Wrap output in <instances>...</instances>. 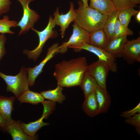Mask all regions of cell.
I'll return each instance as SVG.
<instances>
[{
  "mask_svg": "<svg viewBox=\"0 0 140 140\" xmlns=\"http://www.w3.org/2000/svg\"><path fill=\"white\" fill-rule=\"evenodd\" d=\"M63 89V87L57 85L55 88L42 91L40 93L44 98L54 102L62 103L66 100L65 96L62 93Z\"/></svg>",
  "mask_w": 140,
  "mask_h": 140,
  "instance_id": "cell-22",
  "label": "cell"
},
{
  "mask_svg": "<svg viewBox=\"0 0 140 140\" xmlns=\"http://www.w3.org/2000/svg\"><path fill=\"white\" fill-rule=\"evenodd\" d=\"M89 0H81L82 1L84 6L85 7H87L89 6L88 4V1Z\"/></svg>",
  "mask_w": 140,
  "mask_h": 140,
  "instance_id": "cell-36",
  "label": "cell"
},
{
  "mask_svg": "<svg viewBox=\"0 0 140 140\" xmlns=\"http://www.w3.org/2000/svg\"><path fill=\"white\" fill-rule=\"evenodd\" d=\"M112 1L116 10L120 11L126 8L134 6L131 4L130 0H112Z\"/></svg>",
  "mask_w": 140,
  "mask_h": 140,
  "instance_id": "cell-29",
  "label": "cell"
},
{
  "mask_svg": "<svg viewBox=\"0 0 140 140\" xmlns=\"http://www.w3.org/2000/svg\"><path fill=\"white\" fill-rule=\"evenodd\" d=\"M14 97H7L0 95V114L7 126L13 121L11 114L13 110Z\"/></svg>",
  "mask_w": 140,
  "mask_h": 140,
  "instance_id": "cell-12",
  "label": "cell"
},
{
  "mask_svg": "<svg viewBox=\"0 0 140 140\" xmlns=\"http://www.w3.org/2000/svg\"><path fill=\"white\" fill-rule=\"evenodd\" d=\"M82 107L84 112L91 117L97 116L100 113V107L95 91L85 97Z\"/></svg>",
  "mask_w": 140,
  "mask_h": 140,
  "instance_id": "cell-14",
  "label": "cell"
},
{
  "mask_svg": "<svg viewBox=\"0 0 140 140\" xmlns=\"http://www.w3.org/2000/svg\"><path fill=\"white\" fill-rule=\"evenodd\" d=\"M100 107V113H106L109 108L111 101L110 96L107 90L99 86L95 91Z\"/></svg>",
  "mask_w": 140,
  "mask_h": 140,
  "instance_id": "cell-19",
  "label": "cell"
},
{
  "mask_svg": "<svg viewBox=\"0 0 140 140\" xmlns=\"http://www.w3.org/2000/svg\"><path fill=\"white\" fill-rule=\"evenodd\" d=\"M0 127L3 130L6 131L7 126L2 116L0 114Z\"/></svg>",
  "mask_w": 140,
  "mask_h": 140,
  "instance_id": "cell-33",
  "label": "cell"
},
{
  "mask_svg": "<svg viewBox=\"0 0 140 140\" xmlns=\"http://www.w3.org/2000/svg\"><path fill=\"white\" fill-rule=\"evenodd\" d=\"M19 121L13 120L7 127L6 131L10 134L13 140H33L37 138L27 135L20 125Z\"/></svg>",
  "mask_w": 140,
  "mask_h": 140,
  "instance_id": "cell-17",
  "label": "cell"
},
{
  "mask_svg": "<svg viewBox=\"0 0 140 140\" xmlns=\"http://www.w3.org/2000/svg\"><path fill=\"white\" fill-rule=\"evenodd\" d=\"M70 5L69 10L66 14H63L62 12L60 14L59 8L58 7L53 14V19L56 25L60 27L61 35L62 38L65 36L66 29L71 22L74 21L76 13L74 4L73 3L70 2Z\"/></svg>",
  "mask_w": 140,
  "mask_h": 140,
  "instance_id": "cell-11",
  "label": "cell"
},
{
  "mask_svg": "<svg viewBox=\"0 0 140 140\" xmlns=\"http://www.w3.org/2000/svg\"><path fill=\"white\" fill-rule=\"evenodd\" d=\"M109 41L103 28L96 30L90 34L89 44L104 49Z\"/></svg>",
  "mask_w": 140,
  "mask_h": 140,
  "instance_id": "cell-18",
  "label": "cell"
},
{
  "mask_svg": "<svg viewBox=\"0 0 140 140\" xmlns=\"http://www.w3.org/2000/svg\"><path fill=\"white\" fill-rule=\"evenodd\" d=\"M18 22L15 20H10L9 17L4 15L2 19H0V33L14 34L15 32L12 31L10 28L17 26Z\"/></svg>",
  "mask_w": 140,
  "mask_h": 140,
  "instance_id": "cell-25",
  "label": "cell"
},
{
  "mask_svg": "<svg viewBox=\"0 0 140 140\" xmlns=\"http://www.w3.org/2000/svg\"><path fill=\"white\" fill-rule=\"evenodd\" d=\"M121 57L129 64L140 62V36L135 39L127 40L124 46Z\"/></svg>",
  "mask_w": 140,
  "mask_h": 140,
  "instance_id": "cell-10",
  "label": "cell"
},
{
  "mask_svg": "<svg viewBox=\"0 0 140 140\" xmlns=\"http://www.w3.org/2000/svg\"><path fill=\"white\" fill-rule=\"evenodd\" d=\"M73 26V33L68 40L59 46V53L65 52L68 48H72L85 44H89L90 34L80 28L74 22Z\"/></svg>",
  "mask_w": 140,
  "mask_h": 140,
  "instance_id": "cell-6",
  "label": "cell"
},
{
  "mask_svg": "<svg viewBox=\"0 0 140 140\" xmlns=\"http://www.w3.org/2000/svg\"><path fill=\"white\" fill-rule=\"evenodd\" d=\"M41 103L44 107L42 115L45 116V118H47L54 110L56 103L52 101L44 100Z\"/></svg>",
  "mask_w": 140,
  "mask_h": 140,
  "instance_id": "cell-28",
  "label": "cell"
},
{
  "mask_svg": "<svg viewBox=\"0 0 140 140\" xmlns=\"http://www.w3.org/2000/svg\"><path fill=\"white\" fill-rule=\"evenodd\" d=\"M89 7L100 13L109 15L116 10L112 0H89Z\"/></svg>",
  "mask_w": 140,
  "mask_h": 140,
  "instance_id": "cell-15",
  "label": "cell"
},
{
  "mask_svg": "<svg viewBox=\"0 0 140 140\" xmlns=\"http://www.w3.org/2000/svg\"><path fill=\"white\" fill-rule=\"evenodd\" d=\"M16 0L20 3L23 9L22 16L17 25L20 29L18 34L20 36L27 32L33 27L40 16L36 11L31 9L29 6V3L34 0Z\"/></svg>",
  "mask_w": 140,
  "mask_h": 140,
  "instance_id": "cell-5",
  "label": "cell"
},
{
  "mask_svg": "<svg viewBox=\"0 0 140 140\" xmlns=\"http://www.w3.org/2000/svg\"><path fill=\"white\" fill-rule=\"evenodd\" d=\"M130 1L131 4L134 6L140 3V0H130Z\"/></svg>",
  "mask_w": 140,
  "mask_h": 140,
  "instance_id": "cell-34",
  "label": "cell"
},
{
  "mask_svg": "<svg viewBox=\"0 0 140 140\" xmlns=\"http://www.w3.org/2000/svg\"><path fill=\"white\" fill-rule=\"evenodd\" d=\"M6 40L4 34H0V61L6 53L5 44Z\"/></svg>",
  "mask_w": 140,
  "mask_h": 140,
  "instance_id": "cell-32",
  "label": "cell"
},
{
  "mask_svg": "<svg viewBox=\"0 0 140 140\" xmlns=\"http://www.w3.org/2000/svg\"><path fill=\"white\" fill-rule=\"evenodd\" d=\"M56 25L52 16L50 15L47 25L43 30L40 31L33 27L31 29L38 36L39 44L32 50H24L23 52V53L26 55L29 59H32L34 61H36L42 52L43 48L46 41L50 38H54L57 36V33L53 30Z\"/></svg>",
  "mask_w": 140,
  "mask_h": 140,
  "instance_id": "cell-4",
  "label": "cell"
},
{
  "mask_svg": "<svg viewBox=\"0 0 140 140\" xmlns=\"http://www.w3.org/2000/svg\"><path fill=\"white\" fill-rule=\"evenodd\" d=\"M45 118L44 116L42 115L41 117L34 122L26 124L19 121L20 126L25 133L28 136L32 137L37 138V132L42 127L49 125V123L43 121Z\"/></svg>",
  "mask_w": 140,
  "mask_h": 140,
  "instance_id": "cell-16",
  "label": "cell"
},
{
  "mask_svg": "<svg viewBox=\"0 0 140 140\" xmlns=\"http://www.w3.org/2000/svg\"><path fill=\"white\" fill-rule=\"evenodd\" d=\"M17 100L21 103L37 104L43 101L44 98L40 93L32 91L29 89L24 92Z\"/></svg>",
  "mask_w": 140,
  "mask_h": 140,
  "instance_id": "cell-23",
  "label": "cell"
},
{
  "mask_svg": "<svg viewBox=\"0 0 140 140\" xmlns=\"http://www.w3.org/2000/svg\"><path fill=\"white\" fill-rule=\"evenodd\" d=\"M136 19L138 23H140V11H139L136 15Z\"/></svg>",
  "mask_w": 140,
  "mask_h": 140,
  "instance_id": "cell-35",
  "label": "cell"
},
{
  "mask_svg": "<svg viewBox=\"0 0 140 140\" xmlns=\"http://www.w3.org/2000/svg\"><path fill=\"white\" fill-rule=\"evenodd\" d=\"M120 10H116L108 16L103 29L106 33L109 41L114 35V32Z\"/></svg>",
  "mask_w": 140,
  "mask_h": 140,
  "instance_id": "cell-20",
  "label": "cell"
},
{
  "mask_svg": "<svg viewBox=\"0 0 140 140\" xmlns=\"http://www.w3.org/2000/svg\"><path fill=\"white\" fill-rule=\"evenodd\" d=\"M109 71L107 65L98 60L88 65L87 72L95 79L99 87L107 90L106 79Z\"/></svg>",
  "mask_w": 140,
  "mask_h": 140,
  "instance_id": "cell-8",
  "label": "cell"
},
{
  "mask_svg": "<svg viewBox=\"0 0 140 140\" xmlns=\"http://www.w3.org/2000/svg\"><path fill=\"white\" fill-rule=\"evenodd\" d=\"M72 48L76 52L84 50L93 53L97 57L99 60L108 66L110 71L114 73L117 72V67L116 62V58L104 49L86 44Z\"/></svg>",
  "mask_w": 140,
  "mask_h": 140,
  "instance_id": "cell-7",
  "label": "cell"
},
{
  "mask_svg": "<svg viewBox=\"0 0 140 140\" xmlns=\"http://www.w3.org/2000/svg\"><path fill=\"white\" fill-rule=\"evenodd\" d=\"M78 7L75 9L76 16L74 22L89 34L103 28L108 15L102 14L89 6L85 7L81 0L78 1Z\"/></svg>",
  "mask_w": 140,
  "mask_h": 140,
  "instance_id": "cell-2",
  "label": "cell"
},
{
  "mask_svg": "<svg viewBox=\"0 0 140 140\" xmlns=\"http://www.w3.org/2000/svg\"><path fill=\"white\" fill-rule=\"evenodd\" d=\"M126 123L134 127L137 132L140 133V113H137L128 118L125 120Z\"/></svg>",
  "mask_w": 140,
  "mask_h": 140,
  "instance_id": "cell-27",
  "label": "cell"
},
{
  "mask_svg": "<svg viewBox=\"0 0 140 140\" xmlns=\"http://www.w3.org/2000/svg\"><path fill=\"white\" fill-rule=\"evenodd\" d=\"M79 86L83 91L85 98L95 91L98 86L95 79L86 71Z\"/></svg>",
  "mask_w": 140,
  "mask_h": 140,
  "instance_id": "cell-21",
  "label": "cell"
},
{
  "mask_svg": "<svg viewBox=\"0 0 140 140\" xmlns=\"http://www.w3.org/2000/svg\"><path fill=\"white\" fill-rule=\"evenodd\" d=\"M127 36H121L113 38L104 50L116 58H121L124 46L128 40Z\"/></svg>",
  "mask_w": 140,
  "mask_h": 140,
  "instance_id": "cell-13",
  "label": "cell"
},
{
  "mask_svg": "<svg viewBox=\"0 0 140 140\" xmlns=\"http://www.w3.org/2000/svg\"><path fill=\"white\" fill-rule=\"evenodd\" d=\"M11 4L10 0H0V16L9 11Z\"/></svg>",
  "mask_w": 140,
  "mask_h": 140,
  "instance_id": "cell-30",
  "label": "cell"
},
{
  "mask_svg": "<svg viewBox=\"0 0 140 140\" xmlns=\"http://www.w3.org/2000/svg\"><path fill=\"white\" fill-rule=\"evenodd\" d=\"M140 113V102L134 108L126 111L122 112L120 114L121 116L126 118L129 117L135 114Z\"/></svg>",
  "mask_w": 140,
  "mask_h": 140,
  "instance_id": "cell-31",
  "label": "cell"
},
{
  "mask_svg": "<svg viewBox=\"0 0 140 140\" xmlns=\"http://www.w3.org/2000/svg\"><path fill=\"white\" fill-rule=\"evenodd\" d=\"M133 34V31L129 28L128 27L122 24L118 19L115 29L113 38L121 36L132 35Z\"/></svg>",
  "mask_w": 140,
  "mask_h": 140,
  "instance_id": "cell-26",
  "label": "cell"
},
{
  "mask_svg": "<svg viewBox=\"0 0 140 140\" xmlns=\"http://www.w3.org/2000/svg\"><path fill=\"white\" fill-rule=\"evenodd\" d=\"M59 46L58 43L53 44L48 49L45 57L38 65L33 67L27 68L29 75V86L32 87L34 85L36 79L42 72L44 67L46 64L55 55L59 53Z\"/></svg>",
  "mask_w": 140,
  "mask_h": 140,
  "instance_id": "cell-9",
  "label": "cell"
},
{
  "mask_svg": "<svg viewBox=\"0 0 140 140\" xmlns=\"http://www.w3.org/2000/svg\"><path fill=\"white\" fill-rule=\"evenodd\" d=\"M132 6L124 8L120 11L118 19L123 25L128 27L132 17L135 16L138 11L134 8Z\"/></svg>",
  "mask_w": 140,
  "mask_h": 140,
  "instance_id": "cell-24",
  "label": "cell"
},
{
  "mask_svg": "<svg viewBox=\"0 0 140 140\" xmlns=\"http://www.w3.org/2000/svg\"><path fill=\"white\" fill-rule=\"evenodd\" d=\"M85 57L64 60L56 64L53 75L62 87L79 86L88 66Z\"/></svg>",
  "mask_w": 140,
  "mask_h": 140,
  "instance_id": "cell-1",
  "label": "cell"
},
{
  "mask_svg": "<svg viewBox=\"0 0 140 140\" xmlns=\"http://www.w3.org/2000/svg\"><path fill=\"white\" fill-rule=\"evenodd\" d=\"M27 68L22 67L19 73L15 76L7 75L0 71V77L4 80L7 85L6 92H12L17 98L29 89Z\"/></svg>",
  "mask_w": 140,
  "mask_h": 140,
  "instance_id": "cell-3",
  "label": "cell"
}]
</instances>
